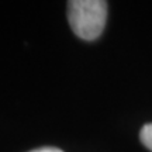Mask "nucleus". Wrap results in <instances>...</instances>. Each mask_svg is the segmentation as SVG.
Segmentation results:
<instances>
[{
    "mask_svg": "<svg viewBox=\"0 0 152 152\" xmlns=\"http://www.w3.org/2000/svg\"><path fill=\"white\" fill-rule=\"evenodd\" d=\"M68 20L77 37L93 41L104 30L107 3L104 0H71L68 1Z\"/></svg>",
    "mask_w": 152,
    "mask_h": 152,
    "instance_id": "obj_1",
    "label": "nucleus"
},
{
    "mask_svg": "<svg viewBox=\"0 0 152 152\" xmlns=\"http://www.w3.org/2000/svg\"><path fill=\"white\" fill-rule=\"evenodd\" d=\"M141 142L148 148V149H151L152 151V123L151 124H145L142 127L141 130Z\"/></svg>",
    "mask_w": 152,
    "mask_h": 152,
    "instance_id": "obj_2",
    "label": "nucleus"
},
{
    "mask_svg": "<svg viewBox=\"0 0 152 152\" xmlns=\"http://www.w3.org/2000/svg\"><path fill=\"white\" fill-rule=\"evenodd\" d=\"M30 152H62L58 148H52V147H45V148H38V149H34V151Z\"/></svg>",
    "mask_w": 152,
    "mask_h": 152,
    "instance_id": "obj_3",
    "label": "nucleus"
}]
</instances>
